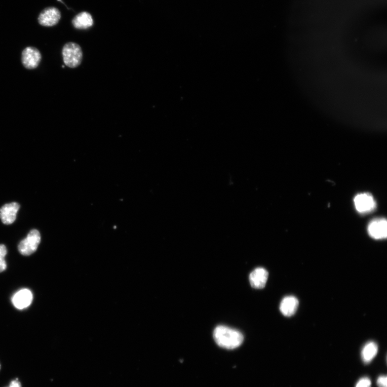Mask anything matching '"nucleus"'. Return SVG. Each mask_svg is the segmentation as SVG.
Masks as SVG:
<instances>
[{
  "mask_svg": "<svg viewBox=\"0 0 387 387\" xmlns=\"http://www.w3.org/2000/svg\"><path fill=\"white\" fill-rule=\"evenodd\" d=\"M42 60L40 51L36 48L29 47L25 48L22 53V63L25 68L28 69L36 68Z\"/></svg>",
  "mask_w": 387,
  "mask_h": 387,
  "instance_id": "obj_4",
  "label": "nucleus"
},
{
  "mask_svg": "<svg viewBox=\"0 0 387 387\" xmlns=\"http://www.w3.org/2000/svg\"><path fill=\"white\" fill-rule=\"evenodd\" d=\"M61 19V14L58 9L48 7L44 10L38 17L39 23L45 26L56 25Z\"/></svg>",
  "mask_w": 387,
  "mask_h": 387,
  "instance_id": "obj_6",
  "label": "nucleus"
},
{
  "mask_svg": "<svg viewBox=\"0 0 387 387\" xmlns=\"http://www.w3.org/2000/svg\"><path fill=\"white\" fill-rule=\"evenodd\" d=\"M387 378L385 376H381L377 380V384L379 387H386Z\"/></svg>",
  "mask_w": 387,
  "mask_h": 387,
  "instance_id": "obj_16",
  "label": "nucleus"
},
{
  "mask_svg": "<svg viewBox=\"0 0 387 387\" xmlns=\"http://www.w3.org/2000/svg\"><path fill=\"white\" fill-rule=\"evenodd\" d=\"M8 387H22V384L19 380L18 378H16V379L13 380L11 382L10 385Z\"/></svg>",
  "mask_w": 387,
  "mask_h": 387,
  "instance_id": "obj_17",
  "label": "nucleus"
},
{
  "mask_svg": "<svg viewBox=\"0 0 387 387\" xmlns=\"http://www.w3.org/2000/svg\"><path fill=\"white\" fill-rule=\"evenodd\" d=\"M213 336L219 346L228 350L240 347L244 340V336L241 332L223 325L216 328Z\"/></svg>",
  "mask_w": 387,
  "mask_h": 387,
  "instance_id": "obj_1",
  "label": "nucleus"
},
{
  "mask_svg": "<svg viewBox=\"0 0 387 387\" xmlns=\"http://www.w3.org/2000/svg\"><path fill=\"white\" fill-rule=\"evenodd\" d=\"M94 21L92 15L87 12H82L76 15L72 21L74 27L78 29L91 28Z\"/></svg>",
  "mask_w": 387,
  "mask_h": 387,
  "instance_id": "obj_12",
  "label": "nucleus"
},
{
  "mask_svg": "<svg viewBox=\"0 0 387 387\" xmlns=\"http://www.w3.org/2000/svg\"><path fill=\"white\" fill-rule=\"evenodd\" d=\"M1 369H2V365H1V363H0V371H1Z\"/></svg>",
  "mask_w": 387,
  "mask_h": 387,
  "instance_id": "obj_18",
  "label": "nucleus"
},
{
  "mask_svg": "<svg viewBox=\"0 0 387 387\" xmlns=\"http://www.w3.org/2000/svg\"><path fill=\"white\" fill-rule=\"evenodd\" d=\"M62 67H63V68H64V67H65V66L63 65V66H62Z\"/></svg>",
  "mask_w": 387,
  "mask_h": 387,
  "instance_id": "obj_19",
  "label": "nucleus"
},
{
  "mask_svg": "<svg viewBox=\"0 0 387 387\" xmlns=\"http://www.w3.org/2000/svg\"><path fill=\"white\" fill-rule=\"evenodd\" d=\"M371 381L367 377L360 379L357 384L356 387H371Z\"/></svg>",
  "mask_w": 387,
  "mask_h": 387,
  "instance_id": "obj_15",
  "label": "nucleus"
},
{
  "mask_svg": "<svg viewBox=\"0 0 387 387\" xmlns=\"http://www.w3.org/2000/svg\"><path fill=\"white\" fill-rule=\"evenodd\" d=\"M20 205L17 202L6 204L0 209V218L5 224H13L17 217Z\"/></svg>",
  "mask_w": 387,
  "mask_h": 387,
  "instance_id": "obj_8",
  "label": "nucleus"
},
{
  "mask_svg": "<svg viewBox=\"0 0 387 387\" xmlns=\"http://www.w3.org/2000/svg\"><path fill=\"white\" fill-rule=\"evenodd\" d=\"M354 202L357 210L361 214L371 212L376 207V202L370 194H360L355 197Z\"/></svg>",
  "mask_w": 387,
  "mask_h": 387,
  "instance_id": "obj_5",
  "label": "nucleus"
},
{
  "mask_svg": "<svg viewBox=\"0 0 387 387\" xmlns=\"http://www.w3.org/2000/svg\"><path fill=\"white\" fill-rule=\"evenodd\" d=\"M368 232L375 240L386 239L387 236V223L385 219L379 218L373 220L369 223Z\"/></svg>",
  "mask_w": 387,
  "mask_h": 387,
  "instance_id": "obj_7",
  "label": "nucleus"
},
{
  "mask_svg": "<svg viewBox=\"0 0 387 387\" xmlns=\"http://www.w3.org/2000/svg\"><path fill=\"white\" fill-rule=\"evenodd\" d=\"M299 302L294 296H287L285 297L280 304V309L284 316L290 317L294 315L296 312Z\"/></svg>",
  "mask_w": 387,
  "mask_h": 387,
  "instance_id": "obj_11",
  "label": "nucleus"
},
{
  "mask_svg": "<svg viewBox=\"0 0 387 387\" xmlns=\"http://www.w3.org/2000/svg\"><path fill=\"white\" fill-rule=\"evenodd\" d=\"M32 300L33 295L30 290L28 289H23L14 295L12 302L17 309L22 310L28 307Z\"/></svg>",
  "mask_w": 387,
  "mask_h": 387,
  "instance_id": "obj_9",
  "label": "nucleus"
},
{
  "mask_svg": "<svg viewBox=\"0 0 387 387\" xmlns=\"http://www.w3.org/2000/svg\"><path fill=\"white\" fill-rule=\"evenodd\" d=\"M7 254V249L6 246L0 244V273L5 271L7 268V263L5 257Z\"/></svg>",
  "mask_w": 387,
  "mask_h": 387,
  "instance_id": "obj_14",
  "label": "nucleus"
},
{
  "mask_svg": "<svg viewBox=\"0 0 387 387\" xmlns=\"http://www.w3.org/2000/svg\"><path fill=\"white\" fill-rule=\"evenodd\" d=\"M41 241L40 232L36 229L31 230L27 237L20 243L18 246L19 252L23 256H30L37 250Z\"/></svg>",
  "mask_w": 387,
  "mask_h": 387,
  "instance_id": "obj_3",
  "label": "nucleus"
},
{
  "mask_svg": "<svg viewBox=\"0 0 387 387\" xmlns=\"http://www.w3.org/2000/svg\"><path fill=\"white\" fill-rule=\"evenodd\" d=\"M378 352V347L374 342H369L364 346L362 351V356L363 361L368 363L371 362L376 356Z\"/></svg>",
  "mask_w": 387,
  "mask_h": 387,
  "instance_id": "obj_13",
  "label": "nucleus"
},
{
  "mask_svg": "<svg viewBox=\"0 0 387 387\" xmlns=\"http://www.w3.org/2000/svg\"><path fill=\"white\" fill-rule=\"evenodd\" d=\"M268 278V273L266 269L259 267L255 269L250 275V282L254 288H264Z\"/></svg>",
  "mask_w": 387,
  "mask_h": 387,
  "instance_id": "obj_10",
  "label": "nucleus"
},
{
  "mask_svg": "<svg viewBox=\"0 0 387 387\" xmlns=\"http://www.w3.org/2000/svg\"><path fill=\"white\" fill-rule=\"evenodd\" d=\"M65 65L70 68H76L80 65L83 60V51L78 44L70 42L66 44L62 50Z\"/></svg>",
  "mask_w": 387,
  "mask_h": 387,
  "instance_id": "obj_2",
  "label": "nucleus"
}]
</instances>
